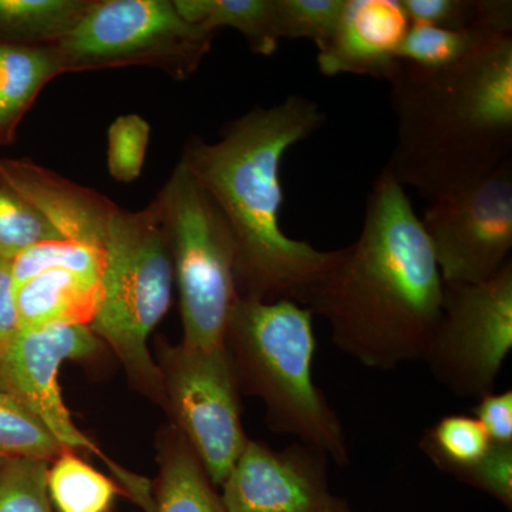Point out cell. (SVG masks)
<instances>
[{"mask_svg":"<svg viewBox=\"0 0 512 512\" xmlns=\"http://www.w3.org/2000/svg\"><path fill=\"white\" fill-rule=\"evenodd\" d=\"M150 136V124L137 114L117 117L111 123L107 134V167L114 180L131 183L140 177Z\"/></svg>","mask_w":512,"mask_h":512,"instance_id":"cell-28","label":"cell"},{"mask_svg":"<svg viewBox=\"0 0 512 512\" xmlns=\"http://www.w3.org/2000/svg\"><path fill=\"white\" fill-rule=\"evenodd\" d=\"M187 22L217 33L237 30L255 55L269 56L278 47L274 0H174Z\"/></svg>","mask_w":512,"mask_h":512,"instance_id":"cell-19","label":"cell"},{"mask_svg":"<svg viewBox=\"0 0 512 512\" xmlns=\"http://www.w3.org/2000/svg\"><path fill=\"white\" fill-rule=\"evenodd\" d=\"M90 5L92 0H0V45H56Z\"/></svg>","mask_w":512,"mask_h":512,"instance_id":"cell-18","label":"cell"},{"mask_svg":"<svg viewBox=\"0 0 512 512\" xmlns=\"http://www.w3.org/2000/svg\"><path fill=\"white\" fill-rule=\"evenodd\" d=\"M387 82L397 143L384 170L403 188L430 204L512 161V36L484 33L439 69L399 60Z\"/></svg>","mask_w":512,"mask_h":512,"instance_id":"cell-3","label":"cell"},{"mask_svg":"<svg viewBox=\"0 0 512 512\" xmlns=\"http://www.w3.org/2000/svg\"><path fill=\"white\" fill-rule=\"evenodd\" d=\"M63 239L0 175V258L15 259L26 249Z\"/></svg>","mask_w":512,"mask_h":512,"instance_id":"cell-25","label":"cell"},{"mask_svg":"<svg viewBox=\"0 0 512 512\" xmlns=\"http://www.w3.org/2000/svg\"><path fill=\"white\" fill-rule=\"evenodd\" d=\"M214 37L187 22L174 0H92L53 47L63 74L143 66L185 80L210 53Z\"/></svg>","mask_w":512,"mask_h":512,"instance_id":"cell-7","label":"cell"},{"mask_svg":"<svg viewBox=\"0 0 512 512\" xmlns=\"http://www.w3.org/2000/svg\"><path fill=\"white\" fill-rule=\"evenodd\" d=\"M421 224L444 284L494 278L511 262L512 161L477 184L430 202Z\"/></svg>","mask_w":512,"mask_h":512,"instance_id":"cell-11","label":"cell"},{"mask_svg":"<svg viewBox=\"0 0 512 512\" xmlns=\"http://www.w3.org/2000/svg\"><path fill=\"white\" fill-rule=\"evenodd\" d=\"M444 282L406 190L382 170L370 190L359 238L305 308L329 323L332 342L370 369L421 362L443 305Z\"/></svg>","mask_w":512,"mask_h":512,"instance_id":"cell-2","label":"cell"},{"mask_svg":"<svg viewBox=\"0 0 512 512\" xmlns=\"http://www.w3.org/2000/svg\"><path fill=\"white\" fill-rule=\"evenodd\" d=\"M15 286L22 285L47 269H64L86 278L101 281L104 269L103 249L57 239L42 242L12 259Z\"/></svg>","mask_w":512,"mask_h":512,"instance_id":"cell-23","label":"cell"},{"mask_svg":"<svg viewBox=\"0 0 512 512\" xmlns=\"http://www.w3.org/2000/svg\"><path fill=\"white\" fill-rule=\"evenodd\" d=\"M18 330L19 320L12 262L9 259L0 258V348L9 342Z\"/></svg>","mask_w":512,"mask_h":512,"instance_id":"cell-32","label":"cell"},{"mask_svg":"<svg viewBox=\"0 0 512 512\" xmlns=\"http://www.w3.org/2000/svg\"><path fill=\"white\" fill-rule=\"evenodd\" d=\"M512 349V261L481 284H444L443 305L423 360L461 399L495 392Z\"/></svg>","mask_w":512,"mask_h":512,"instance_id":"cell-9","label":"cell"},{"mask_svg":"<svg viewBox=\"0 0 512 512\" xmlns=\"http://www.w3.org/2000/svg\"><path fill=\"white\" fill-rule=\"evenodd\" d=\"M47 470L46 461L6 458L0 466V512H55Z\"/></svg>","mask_w":512,"mask_h":512,"instance_id":"cell-27","label":"cell"},{"mask_svg":"<svg viewBox=\"0 0 512 512\" xmlns=\"http://www.w3.org/2000/svg\"><path fill=\"white\" fill-rule=\"evenodd\" d=\"M483 30L468 28L453 30L430 25H410L402 45L397 50V60L429 69L450 66L473 49Z\"/></svg>","mask_w":512,"mask_h":512,"instance_id":"cell-26","label":"cell"},{"mask_svg":"<svg viewBox=\"0 0 512 512\" xmlns=\"http://www.w3.org/2000/svg\"><path fill=\"white\" fill-rule=\"evenodd\" d=\"M101 348L87 325H52L19 329L0 348V390L15 397L49 429L64 450L99 457L119 481L120 490L146 512H154L153 485L146 477L114 463L92 439L77 429L60 390V367L87 359Z\"/></svg>","mask_w":512,"mask_h":512,"instance_id":"cell-8","label":"cell"},{"mask_svg":"<svg viewBox=\"0 0 512 512\" xmlns=\"http://www.w3.org/2000/svg\"><path fill=\"white\" fill-rule=\"evenodd\" d=\"M491 441L473 416L451 414L424 431L420 448L443 473L456 477L484 457Z\"/></svg>","mask_w":512,"mask_h":512,"instance_id":"cell-21","label":"cell"},{"mask_svg":"<svg viewBox=\"0 0 512 512\" xmlns=\"http://www.w3.org/2000/svg\"><path fill=\"white\" fill-rule=\"evenodd\" d=\"M473 417L494 444H512V392L490 393L477 400Z\"/></svg>","mask_w":512,"mask_h":512,"instance_id":"cell-31","label":"cell"},{"mask_svg":"<svg viewBox=\"0 0 512 512\" xmlns=\"http://www.w3.org/2000/svg\"><path fill=\"white\" fill-rule=\"evenodd\" d=\"M348 0H274L275 33L281 39L311 40L322 52L335 36Z\"/></svg>","mask_w":512,"mask_h":512,"instance_id":"cell-24","label":"cell"},{"mask_svg":"<svg viewBox=\"0 0 512 512\" xmlns=\"http://www.w3.org/2000/svg\"><path fill=\"white\" fill-rule=\"evenodd\" d=\"M47 491L57 512H110L119 484L64 450L49 464Z\"/></svg>","mask_w":512,"mask_h":512,"instance_id":"cell-20","label":"cell"},{"mask_svg":"<svg viewBox=\"0 0 512 512\" xmlns=\"http://www.w3.org/2000/svg\"><path fill=\"white\" fill-rule=\"evenodd\" d=\"M63 451L35 414L0 390V456L52 463Z\"/></svg>","mask_w":512,"mask_h":512,"instance_id":"cell-22","label":"cell"},{"mask_svg":"<svg viewBox=\"0 0 512 512\" xmlns=\"http://www.w3.org/2000/svg\"><path fill=\"white\" fill-rule=\"evenodd\" d=\"M0 175L60 237L103 249L111 215L119 205L26 158H0Z\"/></svg>","mask_w":512,"mask_h":512,"instance_id":"cell-14","label":"cell"},{"mask_svg":"<svg viewBox=\"0 0 512 512\" xmlns=\"http://www.w3.org/2000/svg\"><path fill=\"white\" fill-rule=\"evenodd\" d=\"M323 451L303 443L275 450L261 441L247 446L221 485L227 512H353L330 491Z\"/></svg>","mask_w":512,"mask_h":512,"instance_id":"cell-12","label":"cell"},{"mask_svg":"<svg viewBox=\"0 0 512 512\" xmlns=\"http://www.w3.org/2000/svg\"><path fill=\"white\" fill-rule=\"evenodd\" d=\"M410 25L464 30L473 28L474 0H400Z\"/></svg>","mask_w":512,"mask_h":512,"instance_id":"cell-30","label":"cell"},{"mask_svg":"<svg viewBox=\"0 0 512 512\" xmlns=\"http://www.w3.org/2000/svg\"><path fill=\"white\" fill-rule=\"evenodd\" d=\"M101 281L47 269L16 286L19 329L92 323L99 306Z\"/></svg>","mask_w":512,"mask_h":512,"instance_id":"cell-15","label":"cell"},{"mask_svg":"<svg viewBox=\"0 0 512 512\" xmlns=\"http://www.w3.org/2000/svg\"><path fill=\"white\" fill-rule=\"evenodd\" d=\"M60 74L53 46L0 45V146L12 143L20 120L43 87Z\"/></svg>","mask_w":512,"mask_h":512,"instance_id":"cell-17","label":"cell"},{"mask_svg":"<svg viewBox=\"0 0 512 512\" xmlns=\"http://www.w3.org/2000/svg\"><path fill=\"white\" fill-rule=\"evenodd\" d=\"M224 343L238 389L264 402L269 429L348 466L342 423L313 380L316 336L308 308L286 299L238 298Z\"/></svg>","mask_w":512,"mask_h":512,"instance_id":"cell-4","label":"cell"},{"mask_svg":"<svg viewBox=\"0 0 512 512\" xmlns=\"http://www.w3.org/2000/svg\"><path fill=\"white\" fill-rule=\"evenodd\" d=\"M158 461L154 512H227L190 444L173 426L158 444Z\"/></svg>","mask_w":512,"mask_h":512,"instance_id":"cell-16","label":"cell"},{"mask_svg":"<svg viewBox=\"0 0 512 512\" xmlns=\"http://www.w3.org/2000/svg\"><path fill=\"white\" fill-rule=\"evenodd\" d=\"M316 101L291 94L274 106H255L222 127L208 143H185L181 161L220 208L237 247L238 298L305 306L339 258L293 239L281 227L285 154L325 126Z\"/></svg>","mask_w":512,"mask_h":512,"instance_id":"cell-1","label":"cell"},{"mask_svg":"<svg viewBox=\"0 0 512 512\" xmlns=\"http://www.w3.org/2000/svg\"><path fill=\"white\" fill-rule=\"evenodd\" d=\"M164 407L215 487H221L248 443L237 377L225 345L195 349L183 343L161 356Z\"/></svg>","mask_w":512,"mask_h":512,"instance_id":"cell-10","label":"cell"},{"mask_svg":"<svg viewBox=\"0 0 512 512\" xmlns=\"http://www.w3.org/2000/svg\"><path fill=\"white\" fill-rule=\"evenodd\" d=\"M461 483L477 488L500 501L505 508L512 507V444L491 443L487 453L473 466L461 471Z\"/></svg>","mask_w":512,"mask_h":512,"instance_id":"cell-29","label":"cell"},{"mask_svg":"<svg viewBox=\"0 0 512 512\" xmlns=\"http://www.w3.org/2000/svg\"><path fill=\"white\" fill-rule=\"evenodd\" d=\"M156 198L167 225L180 289L183 345L221 348L238 299L237 247L231 228L181 160Z\"/></svg>","mask_w":512,"mask_h":512,"instance_id":"cell-6","label":"cell"},{"mask_svg":"<svg viewBox=\"0 0 512 512\" xmlns=\"http://www.w3.org/2000/svg\"><path fill=\"white\" fill-rule=\"evenodd\" d=\"M409 28L400 0H348L335 36L318 53L320 73L389 80Z\"/></svg>","mask_w":512,"mask_h":512,"instance_id":"cell-13","label":"cell"},{"mask_svg":"<svg viewBox=\"0 0 512 512\" xmlns=\"http://www.w3.org/2000/svg\"><path fill=\"white\" fill-rule=\"evenodd\" d=\"M5 460H6V458H5V457L0 456V466H2V463H3V461H5Z\"/></svg>","mask_w":512,"mask_h":512,"instance_id":"cell-34","label":"cell"},{"mask_svg":"<svg viewBox=\"0 0 512 512\" xmlns=\"http://www.w3.org/2000/svg\"><path fill=\"white\" fill-rule=\"evenodd\" d=\"M473 28L495 35L512 36V2L474 0Z\"/></svg>","mask_w":512,"mask_h":512,"instance_id":"cell-33","label":"cell"},{"mask_svg":"<svg viewBox=\"0 0 512 512\" xmlns=\"http://www.w3.org/2000/svg\"><path fill=\"white\" fill-rule=\"evenodd\" d=\"M99 306L89 328L123 363L131 382L164 406L163 377L148 338L173 298V252L160 202L140 211L117 207L103 242Z\"/></svg>","mask_w":512,"mask_h":512,"instance_id":"cell-5","label":"cell"}]
</instances>
